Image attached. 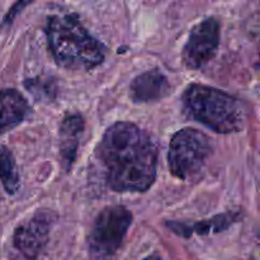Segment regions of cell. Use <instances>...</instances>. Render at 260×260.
Instances as JSON below:
<instances>
[{
  "label": "cell",
  "mask_w": 260,
  "mask_h": 260,
  "mask_svg": "<svg viewBox=\"0 0 260 260\" xmlns=\"http://www.w3.org/2000/svg\"><path fill=\"white\" fill-rule=\"evenodd\" d=\"M45 33L48 50L61 68L90 71L106 58L103 43L89 33L75 13L50 15Z\"/></svg>",
  "instance_id": "obj_2"
},
{
  "label": "cell",
  "mask_w": 260,
  "mask_h": 260,
  "mask_svg": "<svg viewBox=\"0 0 260 260\" xmlns=\"http://www.w3.org/2000/svg\"><path fill=\"white\" fill-rule=\"evenodd\" d=\"M169 93V80L159 69H152L140 74L131 84V96L136 103L157 102L165 98Z\"/></svg>",
  "instance_id": "obj_10"
},
{
  "label": "cell",
  "mask_w": 260,
  "mask_h": 260,
  "mask_svg": "<svg viewBox=\"0 0 260 260\" xmlns=\"http://www.w3.org/2000/svg\"><path fill=\"white\" fill-rule=\"evenodd\" d=\"M211 140L203 132L185 127L172 137L168 152L169 170L175 178L188 180L202 172L211 154Z\"/></svg>",
  "instance_id": "obj_5"
},
{
  "label": "cell",
  "mask_w": 260,
  "mask_h": 260,
  "mask_svg": "<svg viewBox=\"0 0 260 260\" xmlns=\"http://www.w3.org/2000/svg\"><path fill=\"white\" fill-rule=\"evenodd\" d=\"M0 182L8 194L13 196L19 189V174L13 152L7 146H0Z\"/></svg>",
  "instance_id": "obj_12"
},
{
  "label": "cell",
  "mask_w": 260,
  "mask_h": 260,
  "mask_svg": "<svg viewBox=\"0 0 260 260\" xmlns=\"http://www.w3.org/2000/svg\"><path fill=\"white\" fill-rule=\"evenodd\" d=\"M220 22L211 17L198 23L189 33L182 51L183 63L187 69L198 70L216 56L220 46Z\"/></svg>",
  "instance_id": "obj_6"
},
{
  "label": "cell",
  "mask_w": 260,
  "mask_h": 260,
  "mask_svg": "<svg viewBox=\"0 0 260 260\" xmlns=\"http://www.w3.org/2000/svg\"><path fill=\"white\" fill-rule=\"evenodd\" d=\"M24 86L38 102H52L57 95V83L50 76H36L25 79Z\"/></svg>",
  "instance_id": "obj_13"
},
{
  "label": "cell",
  "mask_w": 260,
  "mask_h": 260,
  "mask_svg": "<svg viewBox=\"0 0 260 260\" xmlns=\"http://www.w3.org/2000/svg\"><path fill=\"white\" fill-rule=\"evenodd\" d=\"M241 220L240 211H228L218 213L207 220L196 221V222H183V221H168L167 228L170 229L175 235L180 238L189 239L193 235L206 236L211 234H220L229 230L231 226Z\"/></svg>",
  "instance_id": "obj_8"
},
{
  "label": "cell",
  "mask_w": 260,
  "mask_h": 260,
  "mask_svg": "<svg viewBox=\"0 0 260 260\" xmlns=\"http://www.w3.org/2000/svg\"><path fill=\"white\" fill-rule=\"evenodd\" d=\"M30 107L15 89L0 90V134L10 131L27 119Z\"/></svg>",
  "instance_id": "obj_11"
},
{
  "label": "cell",
  "mask_w": 260,
  "mask_h": 260,
  "mask_svg": "<svg viewBox=\"0 0 260 260\" xmlns=\"http://www.w3.org/2000/svg\"><path fill=\"white\" fill-rule=\"evenodd\" d=\"M182 101L190 118L217 134H235L245 123L241 102L220 89L190 84L183 93Z\"/></svg>",
  "instance_id": "obj_3"
},
{
  "label": "cell",
  "mask_w": 260,
  "mask_h": 260,
  "mask_svg": "<svg viewBox=\"0 0 260 260\" xmlns=\"http://www.w3.org/2000/svg\"><path fill=\"white\" fill-rule=\"evenodd\" d=\"M85 128V121L79 113H73L65 116L60 124V155L62 159V165L66 172L71 169L76 160L79 146Z\"/></svg>",
  "instance_id": "obj_9"
},
{
  "label": "cell",
  "mask_w": 260,
  "mask_h": 260,
  "mask_svg": "<svg viewBox=\"0 0 260 260\" xmlns=\"http://www.w3.org/2000/svg\"><path fill=\"white\" fill-rule=\"evenodd\" d=\"M55 222V212L43 208L18 226L13 235V245L18 253L27 260H37L47 245Z\"/></svg>",
  "instance_id": "obj_7"
},
{
  "label": "cell",
  "mask_w": 260,
  "mask_h": 260,
  "mask_svg": "<svg viewBox=\"0 0 260 260\" xmlns=\"http://www.w3.org/2000/svg\"><path fill=\"white\" fill-rule=\"evenodd\" d=\"M29 4V3L27 2H18L15 3L14 5H13L12 8H10V10L8 12V14L5 15L4 18H3V22H2V27H8V25H10L13 23V20H14L15 15L18 14V13L20 12V10L23 9L24 7H27V5Z\"/></svg>",
  "instance_id": "obj_14"
},
{
  "label": "cell",
  "mask_w": 260,
  "mask_h": 260,
  "mask_svg": "<svg viewBox=\"0 0 260 260\" xmlns=\"http://www.w3.org/2000/svg\"><path fill=\"white\" fill-rule=\"evenodd\" d=\"M96 156L109 189L144 193L156 180L159 151L146 131L132 122H116L104 132Z\"/></svg>",
  "instance_id": "obj_1"
},
{
  "label": "cell",
  "mask_w": 260,
  "mask_h": 260,
  "mask_svg": "<svg viewBox=\"0 0 260 260\" xmlns=\"http://www.w3.org/2000/svg\"><path fill=\"white\" fill-rule=\"evenodd\" d=\"M134 221L124 206H109L99 212L88 236L90 260H114Z\"/></svg>",
  "instance_id": "obj_4"
},
{
  "label": "cell",
  "mask_w": 260,
  "mask_h": 260,
  "mask_svg": "<svg viewBox=\"0 0 260 260\" xmlns=\"http://www.w3.org/2000/svg\"><path fill=\"white\" fill-rule=\"evenodd\" d=\"M142 260H161V258H160L159 255H150V256H146V258Z\"/></svg>",
  "instance_id": "obj_15"
}]
</instances>
